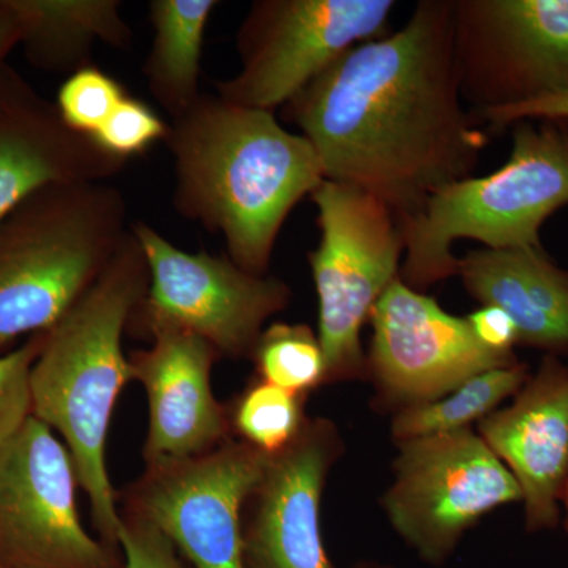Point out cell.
Instances as JSON below:
<instances>
[{"label":"cell","instance_id":"obj_32","mask_svg":"<svg viewBox=\"0 0 568 568\" xmlns=\"http://www.w3.org/2000/svg\"><path fill=\"white\" fill-rule=\"evenodd\" d=\"M562 508L564 511H566V518H564V526H566V530L568 534V484L566 487V493H564Z\"/></svg>","mask_w":568,"mask_h":568},{"label":"cell","instance_id":"obj_15","mask_svg":"<svg viewBox=\"0 0 568 568\" xmlns=\"http://www.w3.org/2000/svg\"><path fill=\"white\" fill-rule=\"evenodd\" d=\"M144 334L152 346L133 351L129 364L132 381L148 394V466L200 457L233 439L227 407L216 402L211 386L220 358L215 347L174 324H152Z\"/></svg>","mask_w":568,"mask_h":568},{"label":"cell","instance_id":"obj_10","mask_svg":"<svg viewBox=\"0 0 568 568\" xmlns=\"http://www.w3.org/2000/svg\"><path fill=\"white\" fill-rule=\"evenodd\" d=\"M65 444L33 416L0 447V568H123L85 532Z\"/></svg>","mask_w":568,"mask_h":568},{"label":"cell","instance_id":"obj_2","mask_svg":"<svg viewBox=\"0 0 568 568\" xmlns=\"http://www.w3.org/2000/svg\"><path fill=\"white\" fill-rule=\"evenodd\" d=\"M168 123L174 211L222 235L239 267L267 275L287 216L325 181L312 142L275 112L207 93Z\"/></svg>","mask_w":568,"mask_h":568},{"label":"cell","instance_id":"obj_1","mask_svg":"<svg viewBox=\"0 0 568 568\" xmlns=\"http://www.w3.org/2000/svg\"><path fill=\"white\" fill-rule=\"evenodd\" d=\"M284 114L325 181L373 194L399 224L473 178L488 144L459 89L452 0L418 2L405 28L347 51Z\"/></svg>","mask_w":568,"mask_h":568},{"label":"cell","instance_id":"obj_25","mask_svg":"<svg viewBox=\"0 0 568 568\" xmlns=\"http://www.w3.org/2000/svg\"><path fill=\"white\" fill-rule=\"evenodd\" d=\"M170 123L164 122L148 103L129 93L92 140L104 152L126 162L148 151L155 142L164 141Z\"/></svg>","mask_w":568,"mask_h":568},{"label":"cell","instance_id":"obj_16","mask_svg":"<svg viewBox=\"0 0 568 568\" xmlns=\"http://www.w3.org/2000/svg\"><path fill=\"white\" fill-rule=\"evenodd\" d=\"M477 433L517 480L526 529L556 528L568 484V366L548 354L514 403L478 422Z\"/></svg>","mask_w":568,"mask_h":568},{"label":"cell","instance_id":"obj_4","mask_svg":"<svg viewBox=\"0 0 568 568\" xmlns=\"http://www.w3.org/2000/svg\"><path fill=\"white\" fill-rule=\"evenodd\" d=\"M125 194L108 182L59 183L0 222V347L50 331L130 234Z\"/></svg>","mask_w":568,"mask_h":568},{"label":"cell","instance_id":"obj_8","mask_svg":"<svg viewBox=\"0 0 568 568\" xmlns=\"http://www.w3.org/2000/svg\"><path fill=\"white\" fill-rule=\"evenodd\" d=\"M388 523L428 566L440 567L467 530L496 508L521 503L510 470L473 428L396 444Z\"/></svg>","mask_w":568,"mask_h":568},{"label":"cell","instance_id":"obj_18","mask_svg":"<svg viewBox=\"0 0 568 568\" xmlns=\"http://www.w3.org/2000/svg\"><path fill=\"white\" fill-rule=\"evenodd\" d=\"M458 275L480 305L497 306L514 320L519 343L568 353V272L541 248L470 250Z\"/></svg>","mask_w":568,"mask_h":568},{"label":"cell","instance_id":"obj_13","mask_svg":"<svg viewBox=\"0 0 568 568\" xmlns=\"http://www.w3.org/2000/svg\"><path fill=\"white\" fill-rule=\"evenodd\" d=\"M368 323L373 336L366 379L375 387L377 409L396 414L435 402L478 373L518 362L489 353L466 317L450 315L399 276L377 301Z\"/></svg>","mask_w":568,"mask_h":568},{"label":"cell","instance_id":"obj_24","mask_svg":"<svg viewBox=\"0 0 568 568\" xmlns=\"http://www.w3.org/2000/svg\"><path fill=\"white\" fill-rule=\"evenodd\" d=\"M126 95L115 78L89 65L67 77L59 88L55 106L71 130L92 138Z\"/></svg>","mask_w":568,"mask_h":568},{"label":"cell","instance_id":"obj_9","mask_svg":"<svg viewBox=\"0 0 568 568\" xmlns=\"http://www.w3.org/2000/svg\"><path fill=\"white\" fill-rule=\"evenodd\" d=\"M149 267V290L130 323H168L207 339L220 357H252L264 324L293 301L283 280L253 275L207 252L186 253L151 224L132 222ZM129 323V324H130Z\"/></svg>","mask_w":568,"mask_h":568},{"label":"cell","instance_id":"obj_12","mask_svg":"<svg viewBox=\"0 0 568 568\" xmlns=\"http://www.w3.org/2000/svg\"><path fill=\"white\" fill-rule=\"evenodd\" d=\"M268 455L226 440L200 457L145 467L125 510L162 530L193 568H246L242 511Z\"/></svg>","mask_w":568,"mask_h":568},{"label":"cell","instance_id":"obj_5","mask_svg":"<svg viewBox=\"0 0 568 568\" xmlns=\"http://www.w3.org/2000/svg\"><path fill=\"white\" fill-rule=\"evenodd\" d=\"M568 205V122H518L507 163L491 174L440 190L399 224L405 239L399 278L425 293L458 275L452 246L462 239L487 248H541V224Z\"/></svg>","mask_w":568,"mask_h":568},{"label":"cell","instance_id":"obj_20","mask_svg":"<svg viewBox=\"0 0 568 568\" xmlns=\"http://www.w3.org/2000/svg\"><path fill=\"white\" fill-rule=\"evenodd\" d=\"M216 0H152L153 43L144 65L149 92L171 121L201 99V59L205 28Z\"/></svg>","mask_w":568,"mask_h":568},{"label":"cell","instance_id":"obj_23","mask_svg":"<svg viewBox=\"0 0 568 568\" xmlns=\"http://www.w3.org/2000/svg\"><path fill=\"white\" fill-rule=\"evenodd\" d=\"M252 361L257 379L297 395L327 384L320 336L306 324L275 323L264 328Z\"/></svg>","mask_w":568,"mask_h":568},{"label":"cell","instance_id":"obj_21","mask_svg":"<svg viewBox=\"0 0 568 568\" xmlns=\"http://www.w3.org/2000/svg\"><path fill=\"white\" fill-rule=\"evenodd\" d=\"M528 379V366L519 362L478 373L435 402L398 410L392 418V437L398 444L469 429L517 395Z\"/></svg>","mask_w":568,"mask_h":568},{"label":"cell","instance_id":"obj_19","mask_svg":"<svg viewBox=\"0 0 568 568\" xmlns=\"http://www.w3.org/2000/svg\"><path fill=\"white\" fill-rule=\"evenodd\" d=\"M21 20L20 47L33 67L73 74L92 65L97 41L130 50L133 31L118 0H13Z\"/></svg>","mask_w":568,"mask_h":568},{"label":"cell","instance_id":"obj_26","mask_svg":"<svg viewBox=\"0 0 568 568\" xmlns=\"http://www.w3.org/2000/svg\"><path fill=\"white\" fill-rule=\"evenodd\" d=\"M43 343V332L18 349L0 355V447L32 416L31 372Z\"/></svg>","mask_w":568,"mask_h":568},{"label":"cell","instance_id":"obj_11","mask_svg":"<svg viewBox=\"0 0 568 568\" xmlns=\"http://www.w3.org/2000/svg\"><path fill=\"white\" fill-rule=\"evenodd\" d=\"M459 89L474 111L568 89V0H452Z\"/></svg>","mask_w":568,"mask_h":568},{"label":"cell","instance_id":"obj_29","mask_svg":"<svg viewBox=\"0 0 568 568\" xmlns=\"http://www.w3.org/2000/svg\"><path fill=\"white\" fill-rule=\"evenodd\" d=\"M473 335L489 353L515 357L514 346L519 343L514 320L497 306L481 305L466 317Z\"/></svg>","mask_w":568,"mask_h":568},{"label":"cell","instance_id":"obj_22","mask_svg":"<svg viewBox=\"0 0 568 568\" xmlns=\"http://www.w3.org/2000/svg\"><path fill=\"white\" fill-rule=\"evenodd\" d=\"M305 399L256 377L227 407L231 433L265 455L278 454L294 443L308 420Z\"/></svg>","mask_w":568,"mask_h":568},{"label":"cell","instance_id":"obj_7","mask_svg":"<svg viewBox=\"0 0 568 568\" xmlns=\"http://www.w3.org/2000/svg\"><path fill=\"white\" fill-rule=\"evenodd\" d=\"M394 0H256L237 31L241 71L216 82L237 106L275 112L343 54L387 36Z\"/></svg>","mask_w":568,"mask_h":568},{"label":"cell","instance_id":"obj_3","mask_svg":"<svg viewBox=\"0 0 568 568\" xmlns=\"http://www.w3.org/2000/svg\"><path fill=\"white\" fill-rule=\"evenodd\" d=\"M148 290V261L130 226L102 275L43 332L31 372L32 416L62 436L91 500L93 525L114 548L121 511L108 473L106 439L115 402L132 381L123 334Z\"/></svg>","mask_w":568,"mask_h":568},{"label":"cell","instance_id":"obj_17","mask_svg":"<svg viewBox=\"0 0 568 568\" xmlns=\"http://www.w3.org/2000/svg\"><path fill=\"white\" fill-rule=\"evenodd\" d=\"M125 164L71 130L9 62L0 65V222L47 186L108 182Z\"/></svg>","mask_w":568,"mask_h":568},{"label":"cell","instance_id":"obj_14","mask_svg":"<svg viewBox=\"0 0 568 568\" xmlns=\"http://www.w3.org/2000/svg\"><path fill=\"white\" fill-rule=\"evenodd\" d=\"M343 452L334 422L308 417L291 446L268 455L242 511L246 568H335L321 534V500Z\"/></svg>","mask_w":568,"mask_h":568},{"label":"cell","instance_id":"obj_30","mask_svg":"<svg viewBox=\"0 0 568 568\" xmlns=\"http://www.w3.org/2000/svg\"><path fill=\"white\" fill-rule=\"evenodd\" d=\"M21 20L13 0H0V65L20 47Z\"/></svg>","mask_w":568,"mask_h":568},{"label":"cell","instance_id":"obj_6","mask_svg":"<svg viewBox=\"0 0 568 568\" xmlns=\"http://www.w3.org/2000/svg\"><path fill=\"white\" fill-rule=\"evenodd\" d=\"M310 197L321 233L308 264L320 304L317 336L327 384L366 379L362 328L399 276L402 226L383 201L357 186L324 181Z\"/></svg>","mask_w":568,"mask_h":568},{"label":"cell","instance_id":"obj_31","mask_svg":"<svg viewBox=\"0 0 568 568\" xmlns=\"http://www.w3.org/2000/svg\"><path fill=\"white\" fill-rule=\"evenodd\" d=\"M353 568H395L388 566V564L376 562V560H362V562L355 564Z\"/></svg>","mask_w":568,"mask_h":568},{"label":"cell","instance_id":"obj_28","mask_svg":"<svg viewBox=\"0 0 568 568\" xmlns=\"http://www.w3.org/2000/svg\"><path fill=\"white\" fill-rule=\"evenodd\" d=\"M477 118L495 126L497 130L506 129L511 123L523 121H564L568 122V89L549 93V95L538 97L530 102L514 104V106L497 108L476 112Z\"/></svg>","mask_w":568,"mask_h":568},{"label":"cell","instance_id":"obj_27","mask_svg":"<svg viewBox=\"0 0 568 568\" xmlns=\"http://www.w3.org/2000/svg\"><path fill=\"white\" fill-rule=\"evenodd\" d=\"M123 568H189L162 530L132 511H121Z\"/></svg>","mask_w":568,"mask_h":568}]
</instances>
